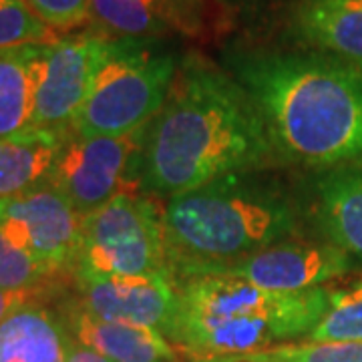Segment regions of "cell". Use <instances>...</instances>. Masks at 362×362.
<instances>
[{"mask_svg": "<svg viewBox=\"0 0 362 362\" xmlns=\"http://www.w3.org/2000/svg\"><path fill=\"white\" fill-rule=\"evenodd\" d=\"M280 168L264 117L226 66L181 59L168 99L143 129L141 192L171 199L232 173Z\"/></svg>", "mask_w": 362, "mask_h": 362, "instance_id": "cell-1", "label": "cell"}, {"mask_svg": "<svg viewBox=\"0 0 362 362\" xmlns=\"http://www.w3.org/2000/svg\"><path fill=\"white\" fill-rule=\"evenodd\" d=\"M264 117L280 165L308 175L362 169V69L304 49L223 51Z\"/></svg>", "mask_w": 362, "mask_h": 362, "instance_id": "cell-2", "label": "cell"}, {"mask_svg": "<svg viewBox=\"0 0 362 362\" xmlns=\"http://www.w3.org/2000/svg\"><path fill=\"white\" fill-rule=\"evenodd\" d=\"M304 197L276 169L232 173L163 204L168 268L175 282L230 268L304 235Z\"/></svg>", "mask_w": 362, "mask_h": 362, "instance_id": "cell-3", "label": "cell"}, {"mask_svg": "<svg viewBox=\"0 0 362 362\" xmlns=\"http://www.w3.org/2000/svg\"><path fill=\"white\" fill-rule=\"evenodd\" d=\"M175 286L165 338L192 361L238 358L308 338L330 300L328 286L282 294L230 276H194Z\"/></svg>", "mask_w": 362, "mask_h": 362, "instance_id": "cell-4", "label": "cell"}, {"mask_svg": "<svg viewBox=\"0 0 362 362\" xmlns=\"http://www.w3.org/2000/svg\"><path fill=\"white\" fill-rule=\"evenodd\" d=\"M181 59L163 39H109L69 131L85 137H123L145 129L165 103Z\"/></svg>", "mask_w": 362, "mask_h": 362, "instance_id": "cell-5", "label": "cell"}, {"mask_svg": "<svg viewBox=\"0 0 362 362\" xmlns=\"http://www.w3.org/2000/svg\"><path fill=\"white\" fill-rule=\"evenodd\" d=\"M169 272L163 204L153 195L121 194L83 218L71 280L135 278Z\"/></svg>", "mask_w": 362, "mask_h": 362, "instance_id": "cell-6", "label": "cell"}, {"mask_svg": "<svg viewBox=\"0 0 362 362\" xmlns=\"http://www.w3.org/2000/svg\"><path fill=\"white\" fill-rule=\"evenodd\" d=\"M143 129L123 137H85L66 131L49 181L87 218L121 194L141 192Z\"/></svg>", "mask_w": 362, "mask_h": 362, "instance_id": "cell-7", "label": "cell"}, {"mask_svg": "<svg viewBox=\"0 0 362 362\" xmlns=\"http://www.w3.org/2000/svg\"><path fill=\"white\" fill-rule=\"evenodd\" d=\"M107 42V37L87 28L42 45L30 129L66 133L73 127Z\"/></svg>", "mask_w": 362, "mask_h": 362, "instance_id": "cell-8", "label": "cell"}, {"mask_svg": "<svg viewBox=\"0 0 362 362\" xmlns=\"http://www.w3.org/2000/svg\"><path fill=\"white\" fill-rule=\"evenodd\" d=\"M0 230L57 276H73L83 216L49 180L16 197L0 199Z\"/></svg>", "mask_w": 362, "mask_h": 362, "instance_id": "cell-9", "label": "cell"}, {"mask_svg": "<svg viewBox=\"0 0 362 362\" xmlns=\"http://www.w3.org/2000/svg\"><path fill=\"white\" fill-rule=\"evenodd\" d=\"M352 270V258L326 240L292 238L206 276H230L262 290L298 294L322 288Z\"/></svg>", "mask_w": 362, "mask_h": 362, "instance_id": "cell-10", "label": "cell"}, {"mask_svg": "<svg viewBox=\"0 0 362 362\" xmlns=\"http://www.w3.org/2000/svg\"><path fill=\"white\" fill-rule=\"evenodd\" d=\"M75 296L69 298L77 308L109 322L149 326L165 337L177 304V286L171 272L135 278L81 280Z\"/></svg>", "mask_w": 362, "mask_h": 362, "instance_id": "cell-11", "label": "cell"}, {"mask_svg": "<svg viewBox=\"0 0 362 362\" xmlns=\"http://www.w3.org/2000/svg\"><path fill=\"white\" fill-rule=\"evenodd\" d=\"M284 37L294 49L328 54L362 69V0H292Z\"/></svg>", "mask_w": 362, "mask_h": 362, "instance_id": "cell-12", "label": "cell"}, {"mask_svg": "<svg viewBox=\"0 0 362 362\" xmlns=\"http://www.w3.org/2000/svg\"><path fill=\"white\" fill-rule=\"evenodd\" d=\"M306 218L322 240L362 262V169L308 175Z\"/></svg>", "mask_w": 362, "mask_h": 362, "instance_id": "cell-13", "label": "cell"}, {"mask_svg": "<svg viewBox=\"0 0 362 362\" xmlns=\"http://www.w3.org/2000/svg\"><path fill=\"white\" fill-rule=\"evenodd\" d=\"M71 338L111 362H175L177 350L156 328L95 318L65 300L59 308Z\"/></svg>", "mask_w": 362, "mask_h": 362, "instance_id": "cell-14", "label": "cell"}, {"mask_svg": "<svg viewBox=\"0 0 362 362\" xmlns=\"http://www.w3.org/2000/svg\"><path fill=\"white\" fill-rule=\"evenodd\" d=\"M204 28L175 0H90L89 30L107 39L197 37Z\"/></svg>", "mask_w": 362, "mask_h": 362, "instance_id": "cell-15", "label": "cell"}, {"mask_svg": "<svg viewBox=\"0 0 362 362\" xmlns=\"http://www.w3.org/2000/svg\"><path fill=\"white\" fill-rule=\"evenodd\" d=\"M71 334L45 300H30L0 324V362H66Z\"/></svg>", "mask_w": 362, "mask_h": 362, "instance_id": "cell-16", "label": "cell"}, {"mask_svg": "<svg viewBox=\"0 0 362 362\" xmlns=\"http://www.w3.org/2000/svg\"><path fill=\"white\" fill-rule=\"evenodd\" d=\"M66 133L28 129L0 139V199H11L49 180Z\"/></svg>", "mask_w": 362, "mask_h": 362, "instance_id": "cell-17", "label": "cell"}, {"mask_svg": "<svg viewBox=\"0 0 362 362\" xmlns=\"http://www.w3.org/2000/svg\"><path fill=\"white\" fill-rule=\"evenodd\" d=\"M42 45L0 49V139L30 129Z\"/></svg>", "mask_w": 362, "mask_h": 362, "instance_id": "cell-18", "label": "cell"}, {"mask_svg": "<svg viewBox=\"0 0 362 362\" xmlns=\"http://www.w3.org/2000/svg\"><path fill=\"white\" fill-rule=\"evenodd\" d=\"M306 340L362 342V280L346 288H330L328 308Z\"/></svg>", "mask_w": 362, "mask_h": 362, "instance_id": "cell-19", "label": "cell"}, {"mask_svg": "<svg viewBox=\"0 0 362 362\" xmlns=\"http://www.w3.org/2000/svg\"><path fill=\"white\" fill-rule=\"evenodd\" d=\"M63 278L30 256L25 247L16 246L0 230V288L11 292H28L45 298L54 290V282Z\"/></svg>", "mask_w": 362, "mask_h": 362, "instance_id": "cell-20", "label": "cell"}, {"mask_svg": "<svg viewBox=\"0 0 362 362\" xmlns=\"http://www.w3.org/2000/svg\"><path fill=\"white\" fill-rule=\"evenodd\" d=\"M242 362H362V342H290L238 356Z\"/></svg>", "mask_w": 362, "mask_h": 362, "instance_id": "cell-21", "label": "cell"}, {"mask_svg": "<svg viewBox=\"0 0 362 362\" xmlns=\"http://www.w3.org/2000/svg\"><path fill=\"white\" fill-rule=\"evenodd\" d=\"M52 30L42 25L25 0H0V49L51 42Z\"/></svg>", "mask_w": 362, "mask_h": 362, "instance_id": "cell-22", "label": "cell"}, {"mask_svg": "<svg viewBox=\"0 0 362 362\" xmlns=\"http://www.w3.org/2000/svg\"><path fill=\"white\" fill-rule=\"evenodd\" d=\"M26 6L35 13L42 25L52 33H78L89 28L90 0H25Z\"/></svg>", "mask_w": 362, "mask_h": 362, "instance_id": "cell-23", "label": "cell"}, {"mask_svg": "<svg viewBox=\"0 0 362 362\" xmlns=\"http://www.w3.org/2000/svg\"><path fill=\"white\" fill-rule=\"evenodd\" d=\"M40 296L35 294H28V292H11V290H2L0 288V324L4 322V318L8 314H13L16 308H21L23 304L30 302V300H37ZM45 300V298H40Z\"/></svg>", "mask_w": 362, "mask_h": 362, "instance_id": "cell-24", "label": "cell"}, {"mask_svg": "<svg viewBox=\"0 0 362 362\" xmlns=\"http://www.w3.org/2000/svg\"><path fill=\"white\" fill-rule=\"evenodd\" d=\"M66 362H111L109 358H105L103 354L95 352L93 349H87L83 344H78L75 340H71L69 346V354H66Z\"/></svg>", "mask_w": 362, "mask_h": 362, "instance_id": "cell-25", "label": "cell"}, {"mask_svg": "<svg viewBox=\"0 0 362 362\" xmlns=\"http://www.w3.org/2000/svg\"><path fill=\"white\" fill-rule=\"evenodd\" d=\"M175 2L181 4L199 23H204V13H206V2L204 0H175Z\"/></svg>", "mask_w": 362, "mask_h": 362, "instance_id": "cell-26", "label": "cell"}, {"mask_svg": "<svg viewBox=\"0 0 362 362\" xmlns=\"http://www.w3.org/2000/svg\"><path fill=\"white\" fill-rule=\"evenodd\" d=\"M220 4H223L226 8H233V11H244V8H254L259 6L268 0H218Z\"/></svg>", "mask_w": 362, "mask_h": 362, "instance_id": "cell-27", "label": "cell"}, {"mask_svg": "<svg viewBox=\"0 0 362 362\" xmlns=\"http://www.w3.org/2000/svg\"><path fill=\"white\" fill-rule=\"evenodd\" d=\"M175 362H233V358H206V361H192V358L189 361H180L177 358Z\"/></svg>", "mask_w": 362, "mask_h": 362, "instance_id": "cell-28", "label": "cell"}, {"mask_svg": "<svg viewBox=\"0 0 362 362\" xmlns=\"http://www.w3.org/2000/svg\"><path fill=\"white\" fill-rule=\"evenodd\" d=\"M233 362H235V361H233Z\"/></svg>", "mask_w": 362, "mask_h": 362, "instance_id": "cell-29", "label": "cell"}]
</instances>
